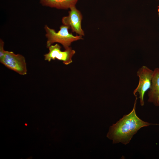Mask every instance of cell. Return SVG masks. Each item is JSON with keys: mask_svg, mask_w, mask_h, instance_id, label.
<instances>
[{"mask_svg": "<svg viewBox=\"0 0 159 159\" xmlns=\"http://www.w3.org/2000/svg\"><path fill=\"white\" fill-rule=\"evenodd\" d=\"M135 97L133 108L131 112L128 114L124 115L110 127L107 137L112 140L113 144L120 143L127 145L141 128L151 125H159L145 122L138 117L135 111L138 99L137 95Z\"/></svg>", "mask_w": 159, "mask_h": 159, "instance_id": "1", "label": "cell"}, {"mask_svg": "<svg viewBox=\"0 0 159 159\" xmlns=\"http://www.w3.org/2000/svg\"><path fill=\"white\" fill-rule=\"evenodd\" d=\"M44 29L46 32L45 37L47 38L46 47L47 48L53 44L58 43L61 44L66 49L70 47L72 42L83 39L82 36H75L69 33L68 31L69 27L64 25L60 27L59 30L57 32L47 25H45Z\"/></svg>", "mask_w": 159, "mask_h": 159, "instance_id": "2", "label": "cell"}, {"mask_svg": "<svg viewBox=\"0 0 159 159\" xmlns=\"http://www.w3.org/2000/svg\"><path fill=\"white\" fill-rule=\"evenodd\" d=\"M0 62L7 68L20 75H24L27 74L25 59L21 54L6 51L4 56L0 59Z\"/></svg>", "mask_w": 159, "mask_h": 159, "instance_id": "3", "label": "cell"}, {"mask_svg": "<svg viewBox=\"0 0 159 159\" xmlns=\"http://www.w3.org/2000/svg\"><path fill=\"white\" fill-rule=\"evenodd\" d=\"M153 73V70L145 66H142L137 72V75L139 78V82L133 94L135 96L137 95L136 93H138L141 106L144 105V95L150 87Z\"/></svg>", "mask_w": 159, "mask_h": 159, "instance_id": "4", "label": "cell"}, {"mask_svg": "<svg viewBox=\"0 0 159 159\" xmlns=\"http://www.w3.org/2000/svg\"><path fill=\"white\" fill-rule=\"evenodd\" d=\"M48 48L49 52L44 55L45 60L49 62L52 60L57 59L62 61L65 65L72 62V57L75 53V51L71 47L62 51L61 46L56 44L51 45Z\"/></svg>", "mask_w": 159, "mask_h": 159, "instance_id": "5", "label": "cell"}, {"mask_svg": "<svg viewBox=\"0 0 159 159\" xmlns=\"http://www.w3.org/2000/svg\"><path fill=\"white\" fill-rule=\"evenodd\" d=\"M69 9L68 15L62 18V24L68 26L72 32L82 37L84 36L85 32L81 26L83 18L82 14L75 6L72 7Z\"/></svg>", "mask_w": 159, "mask_h": 159, "instance_id": "6", "label": "cell"}, {"mask_svg": "<svg viewBox=\"0 0 159 159\" xmlns=\"http://www.w3.org/2000/svg\"><path fill=\"white\" fill-rule=\"evenodd\" d=\"M148 102L159 107V68L153 70L150 88L148 93Z\"/></svg>", "mask_w": 159, "mask_h": 159, "instance_id": "7", "label": "cell"}, {"mask_svg": "<svg viewBox=\"0 0 159 159\" xmlns=\"http://www.w3.org/2000/svg\"><path fill=\"white\" fill-rule=\"evenodd\" d=\"M43 6L58 9H67L75 6L78 0H39Z\"/></svg>", "mask_w": 159, "mask_h": 159, "instance_id": "8", "label": "cell"}, {"mask_svg": "<svg viewBox=\"0 0 159 159\" xmlns=\"http://www.w3.org/2000/svg\"><path fill=\"white\" fill-rule=\"evenodd\" d=\"M4 42L1 39H0V59L4 56L6 51L4 48Z\"/></svg>", "mask_w": 159, "mask_h": 159, "instance_id": "9", "label": "cell"}, {"mask_svg": "<svg viewBox=\"0 0 159 159\" xmlns=\"http://www.w3.org/2000/svg\"><path fill=\"white\" fill-rule=\"evenodd\" d=\"M25 125H27V124H25Z\"/></svg>", "mask_w": 159, "mask_h": 159, "instance_id": "10", "label": "cell"}]
</instances>
